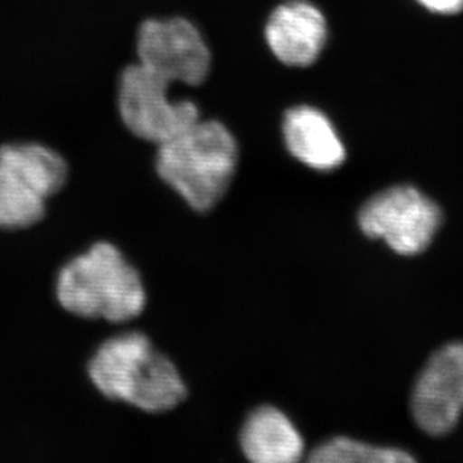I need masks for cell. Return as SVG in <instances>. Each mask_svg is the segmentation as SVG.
Returning a JSON list of instances; mask_svg holds the SVG:
<instances>
[{"instance_id": "1", "label": "cell", "mask_w": 463, "mask_h": 463, "mask_svg": "<svg viewBox=\"0 0 463 463\" xmlns=\"http://www.w3.org/2000/svg\"><path fill=\"white\" fill-rule=\"evenodd\" d=\"M95 389L109 401L147 414H164L188 398L179 369L141 332L109 337L88 363Z\"/></svg>"}, {"instance_id": "2", "label": "cell", "mask_w": 463, "mask_h": 463, "mask_svg": "<svg viewBox=\"0 0 463 463\" xmlns=\"http://www.w3.org/2000/svg\"><path fill=\"white\" fill-rule=\"evenodd\" d=\"M56 296L71 315L111 324L138 318L147 305L140 271L109 241H98L61 267Z\"/></svg>"}, {"instance_id": "3", "label": "cell", "mask_w": 463, "mask_h": 463, "mask_svg": "<svg viewBox=\"0 0 463 463\" xmlns=\"http://www.w3.org/2000/svg\"><path fill=\"white\" fill-rule=\"evenodd\" d=\"M236 138L218 120H202L157 146L155 170L191 209L206 213L227 194L236 173Z\"/></svg>"}, {"instance_id": "4", "label": "cell", "mask_w": 463, "mask_h": 463, "mask_svg": "<svg viewBox=\"0 0 463 463\" xmlns=\"http://www.w3.org/2000/svg\"><path fill=\"white\" fill-rule=\"evenodd\" d=\"M68 179V162L49 146L31 141L0 146V230L35 227Z\"/></svg>"}, {"instance_id": "5", "label": "cell", "mask_w": 463, "mask_h": 463, "mask_svg": "<svg viewBox=\"0 0 463 463\" xmlns=\"http://www.w3.org/2000/svg\"><path fill=\"white\" fill-rule=\"evenodd\" d=\"M170 88L168 80L138 61L118 75V116L138 140L162 145L202 118L193 101L171 99Z\"/></svg>"}, {"instance_id": "6", "label": "cell", "mask_w": 463, "mask_h": 463, "mask_svg": "<svg viewBox=\"0 0 463 463\" xmlns=\"http://www.w3.org/2000/svg\"><path fill=\"white\" fill-rule=\"evenodd\" d=\"M438 204L408 184L376 194L360 209L359 225L367 237L383 239L399 255L428 250L441 227Z\"/></svg>"}, {"instance_id": "7", "label": "cell", "mask_w": 463, "mask_h": 463, "mask_svg": "<svg viewBox=\"0 0 463 463\" xmlns=\"http://www.w3.org/2000/svg\"><path fill=\"white\" fill-rule=\"evenodd\" d=\"M137 61L171 84L200 86L212 70L204 36L188 18H147L136 36Z\"/></svg>"}, {"instance_id": "8", "label": "cell", "mask_w": 463, "mask_h": 463, "mask_svg": "<svg viewBox=\"0 0 463 463\" xmlns=\"http://www.w3.org/2000/svg\"><path fill=\"white\" fill-rule=\"evenodd\" d=\"M411 410L415 423L432 437L456 428L463 410V344L433 353L415 383Z\"/></svg>"}, {"instance_id": "9", "label": "cell", "mask_w": 463, "mask_h": 463, "mask_svg": "<svg viewBox=\"0 0 463 463\" xmlns=\"http://www.w3.org/2000/svg\"><path fill=\"white\" fill-rule=\"evenodd\" d=\"M326 40V18L307 0L280 5L266 24L267 44L285 65H312L323 52Z\"/></svg>"}, {"instance_id": "10", "label": "cell", "mask_w": 463, "mask_h": 463, "mask_svg": "<svg viewBox=\"0 0 463 463\" xmlns=\"http://www.w3.org/2000/svg\"><path fill=\"white\" fill-rule=\"evenodd\" d=\"M285 145L305 165L335 170L345 161V147L326 114L307 105L289 109L284 118Z\"/></svg>"}, {"instance_id": "11", "label": "cell", "mask_w": 463, "mask_h": 463, "mask_svg": "<svg viewBox=\"0 0 463 463\" xmlns=\"http://www.w3.org/2000/svg\"><path fill=\"white\" fill-rule=\"evenodd\" d=\"M241 450L250 462L293 463L302 459L305 442L288 417L273 407H260L248 417Z\"/></svg>"}, {"instance_id": "12", "label": "cell", "mask_w": 463, "mask_h": 463, "mask_svg": "<svg viewBox=\"0 0 463 463\" xmlns=\"http://www.w3.org/2000/svg\"><path fill=\"white\" fill-rule=\"evenodd\" d=\"M315 463H408L414 458L407 451L375 447L351 438H333L317 447L309 456Z\"/></svg>"}, {"instance_id": "13", "label": "cell", "mask_w": 463, "mask_h": 463, "mask_svg": "<svg viewBox=\"0 0 463 463\" xmlns=\"http://www.w3.org/2000/svg\"><path fill=\"white\" fill-rule=\"evenodd\" d=\"M424 8L438 14H456L463 9V0H417Z\"/></svg>"}]
</instances>
